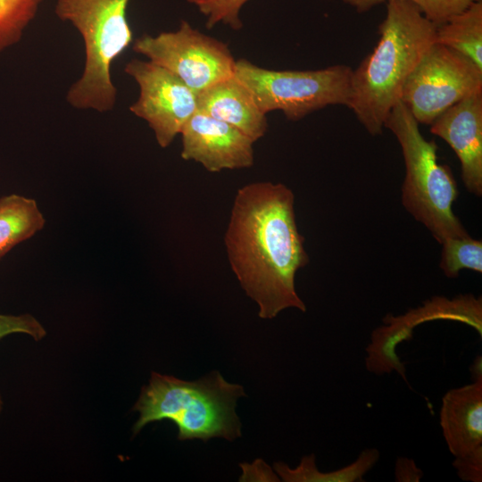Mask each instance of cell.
<instances>
[{
	"instance_id": "9a60e30c",
	"label": "cell",
	"mask_w": 482,
	"mask_h": 482,
	"mask_svg": "<svg viewBox=\"0 0 482 482\" xmlns=\"http://www.w3.org/2000/svg\"><path fill=\"white\" fill-rule=\"evenodd\" d=\"M45 222L34 199L15 194L1 197L0 259L42 229Z\"/></svg>"
},
{
	"instance_id": "44dd1931",
	"label": "cell",
	"mask_w": 482,
	"mask_h": 482,
	"mask_svg": "<svg viewBox=\"0 0 482 482\" xmlns=\"http://www.w3.org/2000/svg\"><path fill=\"white\" fill-rule=\"evenodd\" d=\"M206 18L205 27L212 29L222 23L234 30L243 28L240 12L250 0H186Z\"/></svg>"
},
{
	"instance_id": "52a82bcc",
	"label": "cell",
	"mask_w": 482,
	"mask_h": 482,
	"mask_svg": "<svg viewBox=\"0 0 482 482\" xmlns=\"http://www.w3.org/2000/svg\"><path fill=\"white\" fill-rule=\"evenodd\" d=\"M133 50L168 70L196 94L234 75L236 61L229 46L181 20L174 31L144 34Z\"/></svg>"
},
{
	"instance_id": "d6986e66",
	"label": "cell",
	"mask_w": 482,
	"mask_h": 482,
	"mask_svg": "<svg viewBox=\"0 0 482 482\" xmlns=\"http://www.w3.org/2000/svg\"><path fill=\"white\" fill-rule=\"evenodd\" d=\"M43 0H0V53L17 44Z\"/></svg>"
},
{
	"instance_id": "4fadbf2b",
	"label": "cell",
	"mask_w": 482,
	"mask_h": 482,
	"mask_svg": "<svg viewBox=\"0 0 482 482\" xmlns=\"http://www.w3.org/2000/svg\"><path fill=\"white\" fill-rule=\"evenodd\" d=\"M439 425L447 448L454 457L482 446V378L444 395Z\"/></svg>"
},
{
	"instance_id": "7c38bea8",
	"label": "cell",
	"mask_w": 482,
	"mask_h": 482,
	"mask_svg": "<svg viewBox=\"0 0 482 482\" xmlns=\"http://www.w3.org/2000/svg\"><path fill=\"white\" fill-rule=\"evenodd\" d=\"M432 134L444 139L461 162V179L469 192L482 195V93L460 101L430 125Z\"/></svg>"
},
{
	"instance_id": "ffe728a7",
	"label": "cell",
	"mask_w": 482,
	"mask_h": 482,
	"mask_svg": "<svg viewBox=\"0 0 482 482\" xmlns=\"http://www.w3.org/2000/svg\"><path fill=\"white\" fill-rule=\"evenodd\" d=\"M357 12H366L387 0H342ZM416 4L424 16L439 26L454 14L465 10L475 2L482 0H405Z\"/></svg>"
},
{
	"instance_id": "cb8c5ba5",
	"label": "cell",
	"mask_w": 482,
	"mask_h": 482,
	"mask_svg": "<svg viewBox=\"0 0 482 482\" xmlns=\"http://www.w3.org/2000/svg\"><path fill=\"white\" fill-rule=\"evenodd\" d=\"M422 470L413 459L398 457L395 464V480L396 482H419L423 478Z\"/></svg>"
},
{
	"instance_id": "8fae6325",
	"label": "cell",
	"mask_w": 482,
	"mask_h": 482,
	"mask_svg": "<svg viewBox=\"0 0 482 482\" xmlns=\"http://www.w3.org/2000/svg\"><path fill=\"white\" fill-rule=\"evenodd\" d=\"M181 158L200 163L210 172L250 168L253 141L237 128L198 111L181 132Z\"/></svg>"
},
{
	"instance_id": "484cf974",
	"label": "cell",
	"mask_w": 482,
	"mask_h": 482,
	"mask_svg": "<svg viewBox=\"0 0 482 482\" xmlns=\"http://www.w3.org/2000/svg\"><path fill=\"white\" fill-rule=\"evenodd\" d=\"M3 405H4V402H3L2 395L0 394V413H1L2 410H3Z\"/></svg>"
},
{
	"instance_id": "3957f363",
	"label": "cell",
	"mask_w": 482,
	"mask_h": 482,
	"mask_svg": "<svg viewBox=\"0 0 482 482\" xmlns=\"http://www.w3.org/2000/svg\"><path fill=\"white\" fill-rule=\"evenodd\" d=\"M245 395L242 386L229 383L216 370L195 381L152 372L133 407L139 413L133 433L148 423L169 420L178 428L179 440L233 441L241 436L235 408L237 400Z\"/></svg>"
},
{
	"instance_id": "e0dca14e",
	"label": "cell",
	"mask_w": 482,
	"mask_h": 482,
	"mask_svg": "<svg viewBox=\"0 0 482 482\" xmlns=\"http://www.w3.org/2000/svg\"><path fill=\"white\" fill-rule=\"evenodd\" d=\"M379 456L377 448H367L350 464L337 470L322 472L317 469L315 455L311 454L303 456L295 468L277 462L274 470L278 478L286 482H360L364 480L365 475L377 464Z\"/></svg>"
},
{
	"instance_id": "d4e9b609",
	"label": "cell",
	"mask_w": 482,
	"mask_h": 482,
	"mask_svg": "<svg viewBox=\"0 0 482 482\" xmlns=\"http://www.w3.org/2000/svg\"><path fill=\"white\" fill-rule=\"evenodd\" d=\"M470 373L472 379L482 378V358L481 356H477L474 360L471 367Z\"/></svg>"
},
{
	"instance_id": "30bf717a",
	"label": "cell",
	"mask_w": 482,
	"mask_h": 482,
	"mask_svg": "<svg viewBox=\"0 0 482 482\" xmlns=\"http://www.w3.org/2000/svg\"><path fill=\"white\" fill-rule=\"evenodd\" d=\"M446 320L465 323L482 336V301L472 295L449 300L434 297L425 304L400 316L387 315L384 325L376 328L366 347L365 366L375 375L396 372L407 382L406 369L395 350L399 344L411 338L413 328L429 320Z\"/></svg>"
},
{
	"instance_id": "ba28073f",
	"label": "cell",
	"mask_w": 482,
	"mask_h": 482,
	"mask_svg": "<svg viewBox=\"0 0 482 482\" xmlns=\"http://www.w3.org/2000/svg\"><path fill=\"white\" fill-rule=\"evenodd\" d=\"M478 93H482V69L435 42L406 79L401 102L419 124L430 125L445 111Z\"/></svg>"
},
{
	"instance_id": "5bb4252c",
	"label": "cell",
	"mask_w": 482,
	"mask_h": 482,
	"mask_svg": "<svg viewBox=\"0 0 482 482\" xmlns=\"http://www.w3.org/2000/svg\"><path fill=\"white\" fill-rule=\"evenodd\" d=\"M197 111L237 128L253 142L267 131L266 114L234 75L199 92Z\"/></svg>"
},
{
	"instance_id": "277c9868",
	"label": "cell",
	"mask_w": 482,
	"mask_h": 482,
	"mask_svg": "<svg viewBox=\"0 0 482 482\" xmlns=\"http://www.w3.org/2000/svg\"><path fill=\"white\" fill-rule=\"evenodd\" d=\"M130 0H56L54 12L81 35L85 65L69 88L68 103L77 109L112 111L117 89L112 80V62L133 43L127 11Z\"/></svg>"
},
{
	"instance_id": "7402d4cb",
	"label": "cell",
	"mask_w": 482,
	"mask_h": 482,
	"mask_svg": "<svg viewBox=\"0 0 482 482\" xmlns=\"http://www.w3.org/2000/svg\"><path fill=\"white\" fill-rule=\"evenodd\" d=\"M12 333H25L36 341L46 336V331L41 323L32 315L0 314V339Z\"/></svg>"
},
{
	"instance_id": "8992f818",
	"label": "cell",
	"mask_w": 482,
	"mask_h": 482,
	"mask_svg": "<svg viewBox=\"0 0 482 482\" xmlns=\"http://www.w3.org/2000/svg\"><path fill=\"white\" fill-rule=\"evenodd\" d=\"M353 69L337 64L318 70H271L245 59L236 61L234 76L249 90L260 110L280 111L298 120L329 105L347 106Z\"/></svg>"
},
{
	"instance_id": "4316f807",
	"label": "cell",
	"mask_w": 482,
	"mask_h": 482,
	"mask_svg": "<svg viewBox=\"0 0 482 482\" xmlns=\"http://www.w3.org/2000/svg\"><path fill=\"white\" fill-rule=\"evenodd\" d=\"M326 1H333V0H326Z\"/></svg>"
},
{
	"instance_id": "6da1fadb",
	"label": "cell",
	"mask_w": 482,
	"mask_h": 482,
	"mask_svg": "<svg viewBox=\"0 0 482 482\" xmlns=\"http://www.w3.org/2000/svg\"><path fill=\"white\" fill-rule=\"evenodd\" d=\"M295 196L282 183L261 181L240 187L224 237L231 269L262 319L306 306L295 285L309 257L295 213Z\"/></svg>"
},
{
	"instance_id": "ac0fdd59",
	"label": "cell",
	"mask_w": 482,
	"mask_h": 482,
	"mask_svg": "<svg viewBox=\"0 0 482 482\" xmlns=\"http://www.w3.org/2000/svg\"><path fill=\"white\" fill-rule=\"evenodd\" d=\"M439 262L443 273L449 278L459 276L461 270L482 272V242L470 236L451 237L442 243Z\"/></svg>"
},
{
	"instance_id": "2e32d148",
	"label": "cell",
	"mask_w": 482,
	"mask_h": 482,
	"mask_svg": "<svg viewBox=\"0 0 482 482\" xmlns=\"http://www.w3.org/2000/svg\"><path fill=\"white\" fill-rule=\"evenodd\" d=\"M436 42L465 55L482 69V1L436 26Z\"/></svg>"
},
{
	"instance_id": "5b68a950",
	"label": "cell",
	"mask_w": 482,
	"mask_h": 482,
	"mask_svg": "<svg viewBox=\"0 0 482 482\" xmlns=\"http://www.w3.org/2000/svg\"><path fill=\"white\" fill-rule=\"evenodd\" d=\"M384 128L395 135L402 149L405 165L402 204L405 210L440 244L447 238L469 237L453 213L456 182L451 170L438 163L435 141L422 136L418 121L401 101L391 110Z\"/></svg>"
},
{
	"instance_id": "7a4b0ae2",
	"label": "cell",
	"mask_w": 482,
	"mask_h": 482,
	"mask_svg": "<svg viewBox=\"0 0 482 482\" xmlns=\"http://www.w3.org/2000/svg\"><path fill=\"white\" fill-rule=\"evenodd\" d=\"M436 26L409 1L387 0L373 50L353 70L347 107L372 136L401 101L403 85L436 42Z\"/></svg>"
},
{
	"instance_id": "603a6c76",
	"label": "cell",
	"mask_w": 482,
	"mask_h": 482,
	"mask_svg": "<svg viewBox=\"0 0 482 482\" xmlns=\"http://www.w3.org/2000/svg\"><path fill=\"white\" fill-rule=\"evenodd\" d=\"M453 467L461 480L466 482H481L482 446L469 453L454 457Z\"/></svg>"
},
{
	"instance_id": "9c48e42d",
	"label": "cell",
	"mask_w": 482,
	"mask_h": 482,
	"mask_svg": "<svg viewBox=\"0 0 482 482\" xmlns=\"http://www.w3.org/2000/svg\"><path fill=\"white\" fill-rule=\"evenodd\" d=\"M124 71L139 88L129 111L147 122L162 148L168 147L197 111V94L173 73L149 60L133 58Z\"/></svg>"
}]
</instances>
